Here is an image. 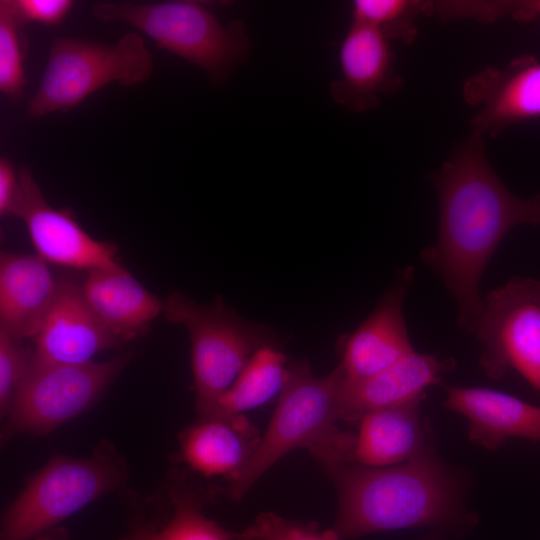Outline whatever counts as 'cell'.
<instances>
[{
  "label": "cell",
  "instance_id": "31",
  "mask_svg": "<svg viewBox=\"0 0 540 540\" xmlns=\"http://www.w3.org/2000/svg\"><path fill=\"white\" fill-rule=\"evenodd\" d=\"M425 540H439V537L437 535H432L431 537H428Z\"/></svg>",
  "mask_w": 540,
  "mask_h": 540
},
{
  "label": "cell",
  "instance_id": "18",
  "mask_svg": "<svg viewBox=\"0 0 540 540\" xmlns=\"http://www.w3.org/2000/svg\"><path fill=\"white\" fill-rule=\"evenodd\" d=\"M81 289L91 310L122 344L144 334L164 312V301L124 267L88 271Z\"/></svg>",
  "mask_w": 540,
  "mask_h": 540
},
{
  "label": "cell",
  "instance_id": "30",
  "mask_svg": "<svg viewBox=\"0 0 540 540\" xmlns=\"http://www.w3.org/2000/svg\"><path fill=\"white\" fill-rule=\"evenodd\" d=\"M33 540H70V537L65 528L56 526L38 535Z\"/></svg>",
  "mask_w": 540,
  "mask_h": 540
},
{
  "label": "cell",
  "instance_id": "22",
  "mask_svg": "<svg viewBox=\"0 0 540 540\" xmlns=\"http://www.w3.org/2000/svg\"><path fill=\"white\" fill-rule=\"evenodd\" d=\"M289 376L285 355L273 347L258 349L218 399L210 416L243 415L280 395ZM209 416V417H210Z\"/></svg>",
  "mask_w": 540,
  "mask_h": 540
},
{
  "label": "cell",
  "instance_id": "15",
  "mask_svg": "<svg viewBox=\"0 0 540 540\" xmlns=\"http://www.w3.org/2000/svg\"><path fill=\"white\" fill-rule=\"evenodd\" d=\"M64 279H57L37 254H0V330L34 340Z\"/></svg>",
  "mask_w": 540,
  "mask_h": 540
},
{
  "label": "cell",
  "instance_id": "10",
  "mask_svg": "<svg viewBox=\"0 0 540 540\" xmlns=\"http://www.w3.org/2000/svg\"><path fill=\"white\" fill-rule=\"evenodd\" d=\"M10 214L25 223L36 254L47 263L87 272L122 267L113 243L95 240L68 208L55 209L47 202L27 166L19 169Z\"/></svg>",
  "mask_w": 540,
  "mask_h": 540
},
{
  "label": "cell",
  "instance_id": "24",
  "mask_svg": "<svg viewBox=\"0 0 540 540\" xmlns=\"http://www.w3.org/2000/svg\"><path fill=\"white\" fill-rule=\"evenodd\" d=\"M23 26L15 13L12 0H1L0 91L13 102L22 98L26 85L23 65L25 44L21 35Z\"/></svg>",
  "mask_w": 540,
  "mask_h": 540
},
{
  "label": "cell",
  "instance_id": "12",
  "mask_svg": "<svg viewBox=\"0 0 540 540\" xmlns=\"http://www.w3.org/2000/svg\"><path fill=\"white\" fill-rule=\"evenodd\" d=\"M413 279V268L401 270L373 312L348 338L337 366L343 381L370 377L414 352L403 316Z\"/></svg>",
  "mask_w": 540,
  "mask_h": 540
},
{
  "label": "cell",
  "instance_id": "3",
  "mask_svg": "<svg viewBox=\"0 0 540 540\" xmlns=\"http://www.w3.org/2000/svg\"><path fill=\"white\" fill-rule=\"evenodd\" d=\"M339 380L337 367L316 377L306 361L289 366L288 380L264 435L229 485L233 500H240L269 468L297 448H306L326 468L349 463L355 436L335 426L340 420Z\"/></svg>",
  "mask_w": 540,
  "mask_h": 540
},
{
  "label": "cell",
  "instance_id": "11",
  "mask_svg": "<svg viewBox=\"0 0 540 540\" xmlns=\"http://www.w3.org/2000/svg\"><path fill=\"white\" fill-rule=\"evenodd\" d=\"M463 99L474 109L472 132L494 138L508 127L540 119V60L521 55L467 78Z\"/></svg>",
  "mask_w": 540,
  "mask_h": 540
},
{
  "label": "cell",
  "instance_id": "1",
  "mask_svg": "<svg viewBox=\"0 0 540 540\" xmlns=\"http://www.w3.org/2000/svg\"><path fill=\"white\" fill-rule=\"evenodd\" d=\"M431 180L439 201L438 237L421 258L455 299L461 331L473 333L483 307L482 274L512 228L540 225V193L513 194L489 163L485 137L474 132Z\"/></svg>",
  "mask_w": 540,
  "mask_h": 540
},
{
  "label": "cell",
  "instance_id": "28",
  "mask_svg": "<svg viewBox=\"0 0 540 540\" xmlns=\"http://www.w3.org/2000/svg\"><path fill=\"white\" fill-rule=\"evenodd\" d=\"M12 4L23 25L47 26L60 24L74 6L71 0H12Z\"/></svg>",
  "mask_w": 540,
  "mask_h": 540
},
{
  "label": "cell",
  "instance_id": "14",
  "mask_svg": "<svg viewBox=\"0 0 540 540\" xmlns=\"http://www.w3.org/2000/svg\"><path fill=\"white\" fill-rule=\"evenodd\" d=\"M34 342L35 359L60 364L91 362L97 353L122 345L91 310L81 285L67 279Z\"/></svg>",
  "mask_w": 540,
  "mask_h": 540
},
{
  "label": "cell",
  "instance_id": "19",
  "mask_svg": "<svg viewBox=\"0 0 540 540\" xmlns=\"http://www.w3.org/2000/svg\"><path fill=\"white\" fill-rule=\"evenodd\" d=\"M261 436L244 415L200 418L180 436L183 461L205 477L231 483L250 460Z\"/></svg>",
  "mask_w": 540,
  "mask_h": 540
},
{
  "label": "cell",
  "instance_id": "7",
  "mask_svg": "<svg viewBox=\"0 0 540 540\" xmlns=\"http://www.w3.org/2000/svg\"><path fill=\"white\" fill-rule=\"evenodd\" d=\"M153 60L143 37L129 32L113 44L82 38L53 39L38 88L26 118L68 112L111 83L130 87L146 82Z\"/></svg>",
  "mask_w": 540,
  "mask_h": 540
},
{
  "label": "cell",
  "instance_id": "26",
  "mask_svg": "<svg viewBox=\"0 0 540 540\" xmlns=\"http://www.w3.org/2000/svg\"><path fill=\"white\" fill-rule=\"evenodd\" d=\"M34 357V348L0 330V412L6 416L14 394L26 376Z\"/></svg>",
  "mask_w": 540,
  "mask_h": 540
},
{
  "label": "cell",
  "instance_id": "23",
  "mask_svg": "<svg viewBox=\"0 0 540 540\" xmlns=\"http://www.w3.org/2000/svg\"><path fill=\"white\" fill-rule=\"evenodd\" d=\"M431 1L355 0L351 4L353 23L370 27L387 40L412 44L417 35V19L431 14Z\"/></svg>",
  "mask_w": 540,
  "mask_h": 540
},
{
  "label": "cell",
  "instance_id": "4",
  "mask_svg": "<svg viewBox=\"0 0 540 540\" xmlns=\"http://www.w3.org/2000/svg\"><path fill=\"white\" fill-rule=\"evenodd\" d=\"M92 14L103 22L133 26L160 48L203 69L214 84L224 83L251 47L244 22L222 24L198 1L99 2Z\"/></svg>",
  "mask_w": 540,
  "mask_h": 540
},
{
  "label": "cell",
  "instance_id": "6",
  "mask_svg": "<svg viewBox=\"0 0 540 540\" xmlns=\"http://www.w3.org/2000/svg\"><path fill=\"white\" fill-rule=\"evenodd\" d=\"M166 318L182 325L191 343L196 410L209 417L218 399L231 387L249 358L272 345L274 333L267 325L242 318L218 296L202 305L184 293L164 300Z\"/></svg>",
  "mask_w": 540,
  "mask_h": 540
},
{
  "label": "cell",
  "instance_id": "21",
  "mask_svg": "<svg viewBox=\"0 0 540 540\" xmlns=\"http://www.w3.org/2000/svg\"><path fill=\"white\" fill-rule=\"evenodd\" d=\"M169 491L171 509L153 519H137L120 540H233L202 512L204 502L179 484Z\"/></svg>",
  "mask_w": 540,
  "mask_h": 540
},
{
  "label": "cell",
  "instance_id": "17",
  "mask_svg": "<svg viewBox=\"0 0 540 540\" xmlns=\"http://www.w3.org/2000/svg\"><path fill=\"white\" fill-rule=\"evenodd\" d=\"M445 405L469 421V438L489 449L507 439L540 441V407L490 388L448 386Z\"/></svg>",
  "mask_w": 540,
  "mask_h": 540
},
{
  "label": "cell",
  "instance_id": "29",
  "mask_svg": "<svg viewBox=\"0 0 540 540\" xmlns=\"http://www.w3.org/2000/svg\"><path fill=\"white\" fill-rule=\"evenodd\" d=\"M18 190V173L13 163L5 157L0 158V215L10 214Z\"/></svg>",
  "mask_w": 540,
  "mask_h": 540
},
{
  "label": "cell",
  "instance_id": "2",
  "mask_svg": "<svg viewBox=\"0 0 540 540\" xmlns=\"http://www.w3.org/2000/svg\"><path fill=\"white\" fill-rule=\"evenodd\" d=\"M326 469L338 492L332 529L340 540L420 526L456 530L472 522L454 472L431 447L397 465L337 464Z\"/></svg>",
  "mask_w": 540,
  "mask_h": 540
},
{
  "label": "cell",
  "instance_id": "20",
  "mask_svg": "<svg viewBox=\"0 0 540 540\" xmlns=\"http://www.w3.org/2000/svg\"><path fill=\"white\" fill-rule=\"evenodd\" d=\"M423 399L362 416L348 464L387 467L409 461L428 450L430 443L420 414Z\"/></svg>",
  "mask_w": 540,
  "mask_h": 540
},
{
  "label": "cell",
  "instance_id": "9",
  "mask_svg": "<svg viewBox=\"0 0 540 540\" xmlns=\"http://www.w3.org/2000/svg\"><path fill=\"white\" fill-rule=\"evenodd\" d=\"M473 333L487 376L498 380L514 369L540 391V280L512 277L488 292Z\"/></svg>",
  "mask_w": 540,
  "mask_h": 540
},
{
  "label": "cell",
  "instance_id": "13",
  "mask_svg": "<svg viewBox=\"0 0 540 540\" xmlns=\"http://www.w3.org/2000/svg\"><path fill=\"white\" fill-rule=\"evenodd\" d=\"M340 77L330 84L332 100L352 112L376 108L382 95L403 85L387 40L374 29L351 22L339 48Z\"/></svg>",
  "mask_w": 540,
  "mask_h": 540
},
{
  "label": "cell",
  "instance_id": "25",
  "mask_svg": "<svg viewBox=\"0 0 540 540\" xmlns=\"http://www.w3.org/2000/svg\"><path fill=\"white\" fill-rule=\"evenodd\" d=\"M233 540H340L331 529L320 531L315 522L290 520L273 512L261 513L252 524L238 533Z\"/></svg>",
  "mask_w": 540,
  "mask_h": 540
},
{
  "label": "cell",
  "instance_id": "5",
  "mask_svg": "<svg viewBox=\"0 0 540 540\" xmlns=\"http://www.w3.org/2000/svg\"><path fill=\"white\" fill-rule=\"evenodd\" d=\"M126 479L124 458L107 441L86 457L53 456L4 512L0 540H33Z\"/></svg>",
  "mask_w": 540,
  "mask_h": 540
},
{
  "label": "cell",
  "instance_id": "16",
  "mask_svg": "<svg viewBox=\"0 0 540 540\" xmlns=\"http://www.w3.org/2000/svg\"><path fill=\"white\" fill-rule=\"evenodd\" d=\"M452 367L450 360H439L432 354L414 351L390 367L359 381H343L340 375V420L354 422L371 411L425 397V390L439 383L443 374Z\"/></svg>",
  "mask_w": 540,
  "mask_h": 540
},
{
  "label": "cell",
  "instance_id": "8",
  "mask_svg": "<svg viewBox=\"0 0 540 540\" xmlns=\"http://www.w3.org/2000/svg\"><path fill=\"white\" fill-rule=\"evenodd\" d=\"M132 359L131 353L103 362L49 363L35 359L17 388L2 439L46 435L88 410Z\"/></svg>",
  "mask_w": 540,
  "mask_h": 540
},
{
  "label": "cell",
  "instance_id": "27",
  "mask_svg": "<svg viewBox=\"0 0 540 540\" xmlns=\"http://www.w3.org/2000/svg\"><path fill=\"white\" fill-rule=\"evenodd\" d=\"M454 18H471L490 22L510 16L518 21L540 17V0L521 1H455L452 5Z\"/></svg>",
  "mask_w": 540,
  "mask_h": 540
}]
</instances>
